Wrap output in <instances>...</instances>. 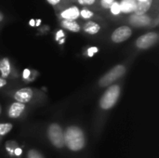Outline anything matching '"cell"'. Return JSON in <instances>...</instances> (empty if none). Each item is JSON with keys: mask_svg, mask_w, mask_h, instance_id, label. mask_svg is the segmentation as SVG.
Listing matches in <instances>:
<instances>
[{"mask_svg": "<svg viewBox=\"0 0 159 158\" xmlns=\"http://www.w3.org/2000/svg\"><path fill=\"white\" fill-rule=\"evenodd\" d=\"M64 145L73 152L81 151L86 145V139L83 130L75 126H72L66 129L63 132Z\"/></svg>", "mask_w": 159, "mask_h": 158, "instance_id": "cell-1", "label": "cell"}, {"mask_svg": "<svg viewBox=\"0 0 159 158\" xmlns=\"http://www.w3.org/2000/svg\"><path fill=\"white\" fill-rule=\"evenodd\" d=\"M120 93H121V89L118 85L110 86L107 88V90H105V92L102 94L100 100V107L102 110L112 109L117 102Z\"/></svg>", "mask_w": 159, "mask_h": 158, "instance_id": "cell-2", "label": "cell"}, {"mask_svg": "<svg viewBox=\"0 0 159 158\" xmlns=\"http://www.w3.org/2000/svg\"><path fill=\"white\" fill-rule=\"evenodd\" d=\"M126 73V67L124 65H116L109 72H107L99 81V85L102 88L111 86L114 82L122 77Z\"/></svg>", "mask_w": 159, "mask_h": 158, "instance_id": "cell-3", "label": "cell"}, {"mask_svg": "<svg viewBox=\"0 0 159 158\" xmlns=\"http://www.w3.org/2000/svg\"><path fill=\"white\" fill-rule=\"evenodd\" d=\"M48 138L50 142L57 148L64 146V135L61 127L56 123L51 124L48 129Z\"/></svg>", "mask_w": 159, "mask_h": 158, "instance_id": "cell-4", "label": "cell"}, {"mask_svg": "<svg viewBox=\"0 0 159 158\" xmlns=\"http://www.w3.org/2000/svg\"><path fill=\"white\" fill-rule=\"evenodd\" d=\"M158 40V34L157 33H148L140 36L136 41L137 47L141 49H147L153 47Z\"/></svg>", "mask_w": 159, "mask_h": 158, "instance_id": "cell-5", "label": "cell"}, {"mask_svg": "<svg viewBox=\"0 0 159 158\" xmlns=\"http://www.w3.org/2000/svg\"><path fill=\"white\" fill-rule=\"evenodd\" d=\"M131 29L128 26H121L115 30L112 34V40L115 43H121L129 39L131 35Z\"/></svg>", "mask_w": 159, "mask_h": 158, "instance_id": "cell-6", "label": "cell"}, {"mask_svg": "<svg viewBox=\"0 0 159 158\" xmlns=\"http://www.w3.org/2000/svg\"><path fill=\"white\" fill-rule=\"evenodd\" d=\"M14 98L16 100L17 102H20V103H27L29 102L32 98H33V90L29 88H21V89H19L18 91H16L15 95H14Z\"/></svg>", "mask_w": 159, "mask_h": 158, "instance_id": "cell-7", "label": "cell"}, {"mask_svg": "<svg viewBox=\"0 0 159 158\" xmlns=\"http://www.w3.org/2000/svg\"><path fill=\"white\" fill-rule=\"evenodd\" d=\"M24 110H25V104L16 102L10 105L8 112H7V115L8 117L12 119H16V118H19L22 115Z\"/></svg>", "mask_w": 159, "mask_h": 158, "instance_id": "cell-8", "label": "cell"}, {"mask_svg": "<svg viewBox=\"0 0 159 158\" xmlns=\"http://www.w3.org/2000/svg\"><path fill=\"white\" fill-rule=\"evenodd\" d=\"M129 22L136 27H143L147 26L151 23V20L146 15H137L134 14L129 18Z\"/></svg>", "mask_w": 159, "mask_h": 158, "instance_id": "cell-9", "label": "cell"}, {"mask_svg": "<svg viewBox=\"0 0 159 158\" xmlns=\"http://www.w3.org/2000/svg\"><path fill=\"white\" fill-rule=\"evenodd\" d=\"M152 1L153 0H145V1H138L136 7L134 9L135 14L137 15H144L145 12H147V10L150 8L151 5H152Z\"/></svg>", "mask_w": 159, "mask_h": 158, "instance_id": "cell-10", "label": "cell"}, {"mask_svg": "<svg viewBox=\"0 0 159 158\" xmlns=\"http://www.w3.org/2000/svg\"><path fill=\"white\" fill-rule=\"evenodd\" d=\"M79 14H80L79 9L76 7H70V8L64 10L61 13V17L68 20H74L78 18Z\"/></svg>", "mask_w": 159, "mask_h": 158, "instance_id": "cell-11", "label": "cell"}, {"mask_svg": "<svg viewBox=\"0 0 159 158\" xmlns=\"http://www.w3.org/2000/svg\"><path fill=\"white\" fill-rule=\"evenodd\" d=\"M136 5H137L136 0H122L120 4V8L125 13L134 12Z\"/></svg>", "mask_w": 159, "mask_h": 158, "instance_id": "cell-12", "label": "cell"}, {"mask_svg": "<svg viewBox=\"0 0 159 158\" xmlns=\"http://www.w3.org/2000/svg\"><path fill=\"white\" fill-rule=\"evenodd\" d=\"M0 74L2 75V78H6L10 74V63L8 59L4 58L0 61Z\"/></svg>", "mask_w": 159, "mask_h": 158, "instance_id": "cell-13", "label": "cell"}, {"mask_svg": "<svg viewBox=\"0 0 159 158\" xmlns=\"http://www.w3.org/2000/svg\"><path fill=\"white\" fill-rule=\"evenodd\" d=\"M101 27L99 24H97L96 22L94 21H89L85 24L84 26V31L88 34H97L99 31H100Z\"/></svg>", "mask_w": 159, "mask_h": 158, "instance_id": "cell-14", "label": "cell"}, {"mask_svg": "<svg viewBox=\"0 0 159 158\" xmlns=\"http://www.w3.org/2000/svg\"><path fill=\"white\" fill-rule=\"evenodd\" d=\"M61 25L69 30V31H72V32H79L80 30V26L77 22H75V20H64L62 22H61Z\"/></svg>", "mask_w": 159, "mask_h": 158, "instance_id": "cell-15", "label": "cell"}, {"mask_svg": "<svg viewBox=\"0 0 159 158\" xmlns=\"http://www.w3.org/2000/svg\"><path fill=\"white\" fill-rule=\"evenodd\" d=\"M12 128H13L12 124L9 123L0 124V136H5L6 134H7L12 129Z\"/></svg>", "mask_w": 159, "mask_h": 158, "instance_id": "cell-16", "label": "cell"}, {"mask_svg": "<svg viewBox=\"0 0 159 158\" xmlns=\"http://www.w3.org/2000/svg\"><path fill=\"white\" fill-rule=\"evenodd\" d=\"M111 11L114 15H118L121 12V8H120V4L117 2H114V4L111 6Z\"/></svg>", "mask_w": 159, "mask_h": 158, "instance_id": "cell-17", "label": "cell"}, {"mask_svg": "<svg viewBox=\"0 0 159 158\" xmlns=\"http://www.w3.org/2000/svg\"><path fill=\"white\" fill-rule=\"evenodd\" d=\"M27 158H44L43 156L36 150H30L27 154Z\"/></svg>", "mask_w": 159, "mask_h": 158, "instance_id": "cell-18", "label": "cell"}, {"mask_svg": "<svg viewBox=\"0 0 159 158\" xmlns=\"http://www.w3.org/2000/svg\"><path fill=\"white\" fill-rule=\"evenodd\" d=\"M80 14H81L82 17L85 18V19H89V18H91V17L93 16V13H92L90 10H89V9H83V10L80 12Z\"/></svg>", "mask_w": 159, "mask_h": 158, "instance_id": "cell-19", "label": "cell"}, {"mask_svg": "<svg viewBox=\"0 0 159 158\" xmlns=\"http://www.w3.org/2000/svg\"><path fill=\"white\" fill-rule=\"evenodd\" d=\"M115 0H102V6L104 7V8H110L111 6L114 4Z\"/></svg>", "mask_w": 159, "mask_h": 158, "instance_id": "cell-20", "label": "cell"}, {"mask_svg": "<svg viewBox=\"0 0 159 158\" xmlns=\"http://www.w3.org/2000/svg\"><path fill=\"white\" fill-rule=\"evenodd\" d=\"M98 52V48L96 47H89V49H88V55L89 56V57H92L95 53H97Z\"/></svg>", "mask_w": 159, "mask_h": 158, "instance_id": "cell-21", "label": "cell"}, {"mask_svg": "<svg viewBox=\"0 0 159 158\" xmlns=\"http://www.w3.org/2000/svg\"><path fill=\"white\" fill-rule=\"evenodd\" d=\"M78 2L82 5H92L95 0H78Z\"/></svg>", "mask_w": 159, "mask_h": 158, "instance_id": "cell-22", "label": "cell"}, {"mask_svg": "<svg viewBox=\"0 0 159 158\" xmlns=\"http://www.w3.org/2000/svg\"><path fill=\"white\" fill-rule=\"evenodd\" d=\"M30 74H31V72H30L29 69H25V70L23 71L22 75H23V78H24V79H28L29 76H30Z\"/></svg>", "mask_w": 159, "mask_h": 158, "instance_id": "cell-23", "label": "cell"}, {"mask_svg": "<svg viewBox=\"0 0 159 158\" xmlns=\"http://www.w3.org/2000/svg\"><path fill=\"white\" fill-rule=\"evenodd\" d=\"M64 36V33L61 30V31H59L58 33H57V35H56V39L57 40H59L61 37H63Z\"/></svg>", "mask_w": 159, "mask_h": 158, "instance_id": "cell-24", "label": "cell"}, {"mask_svg": "<svg viewBox=\"0 0 159 158\" xmlns=\"http://www.w3.org/2000/svg\"><path fill=\"white\" fill-rule=\"evenodd\" d=\"M6 85H7V81L4 78L0 77V88H3V87H5Z\"/></svg>", "mask_w": 159, "mask_h": 158, "instance_id": "cell-25", "label": "cell"}, {"mask_svg": "<svg viewBox=\"0 0 159 158\" xmlns=\"http://www.w3.org/2000/svg\"><path fill=\"white\" fill-rule=\"evenodd\" d=\"M60 1H61V0H48V2L50 3L51 5H56V4H58Z\"/></svg>", "mask_w": 159, "mask_h": 158, "instance_id": "cell-26", "label": "cell"}, {"mask_svg": "<svg viewBox=\"0 0 159 158\" xmlns=\"http://www.w3.org/2000/svg\"><path fill=\"white\" fill-rule=\"evenodd\" d=\"M14 152H15V155H16V156H20V155L21 154V149L17 148V149H15V150H14Z\"/></svg>", "mask_w": 159, "mask_h": 158, "instance_id": "cell-27", "label": "cell"}, {"mask_svg": "<svg viewBox=\"0 0 159 158\" xmlns=\"http://www.w3.org/2000/svg\"><path fill=\"white\" fill-rule=\"evenodd\" d=\"M30 25H32V26L34 25V20H30Z\"/></svg>", "mask_w": 159, "mask_h": 158, "instance_id": "cell-28", "label": "cell"}, {"mask_svg": "<svg viewBox=\"0 0 159 158\" xmlns=\"http://www.w3.org/2000/svg\"><path fill=\"white\" fill-rule=\"evenodd\" d=\"M2 20H3V14H2V13L0 12V21H1Z\"/></svg>", "mask_w": 159, "mask_h": 158, "instance_id": "cell-29", "label": "cell"}, {"mask_svg": "<svg viewBox=\"0 0 159 158\" xmlns=\"http://www.w3.org/2000/svg\"><path fill=\"white\" fill-rule=\"evenodd\" d=\"M40 22H41L40 20H37V22H36V25H39V24H40Z\"/></svg>", "mask_w": 159, "mask_h": 158, "instance_id": "cell-30", "label": "cell"}, {"mask_svg": "<svg viewBox=\"0 0 159 158\" xmlns=\"http://www.w3.org/2000/svg\"><path fill=\"white\" fill-rule=\"evenodd\" d=\"M1 112H2V108H1V105H0V115H1Z\"/></svg>", "mask_w": 159, "mask_h": 158, "instance_id": "cell-31", "label": "cell"}, {"mask_svg": "<svg viewBox=\"0 0 159 158\" xmlns=\"http://www.w3.org/2000/svg\"><path fill=\"white\" fill-rule=\"evenodd\" d=\"M137 1V0H136ZM138 1H145V0H138Z\"/></svg>", "mask_w": 159, "mask_h": 158, "instance_id": "cell-32", "label": "cell"}]
</instances>
